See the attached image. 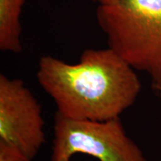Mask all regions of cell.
I'll use <instances>...</instances> for the list:
<instances>
[{"mask_svg":"<svg viewBox=\"0 0 161 161\" xmlns=\"http://www.w3.org/2000/svg\"><path fill=\"white\" fill-rule=\"evenodd\" d=\"M37 79L58 114L79 120L119 118L135 103L142 88L135 69L109 48L84 50L75 64L42 56Z\"/></svg>","mask_w":161,"mask_h":161,"instance_id":"1","label":"cell"},{"mask_svg":"<svg viewBox=\"0 0 161 161\" xmlns=\"http://www.w3.org/2000/svg\"><path fill=\"white\" fill-rule=\"evenodd\" d=\"M96 16L108 48L148 74L161 99V0H114L98 5Z\"/></svg>","mask_w":161,"mask_h":161,"instance_id":"2","label":"cell"},{"mask_svg":"<svg viewBox=\"0 0 161 161\" xmlns=\"http://www.w3.org/2000/svg\"><path fill=\"white\" fill-rule=\"evenodd\" d=\"M84 154L98 161H148L128 136L120 118L79 120L56 113L51 161H70Z\"/></svg>","mask_w":161,"mask_h":161,"instance_id":"3","label":"cell"},{"mask_svg":"<svg viewBox=\"0 0 161 161\" xmlns=\"http://www.w3.org/2000/svg\"><path fill=\"white\" fill-rule=\"evenodd\" d=\"M42 108L23 80L0 75V141L32 160L46 142Z\"/></svg>","mask_w":161,"mask_h":161,"instance_id":"4","label":"cell"},{"mask_svg":"<svg viewBox=\"0 0 161 161\" xmlns=\"http://www.w3.org/2000/svg\"><path fill=\"white\" fill-rule=\"evenodd\" d=\"M26 0H0V50L19 53L23 50L20 22Z\"/></svg>","mask_w":161,"mask_h":161,"instance_id":"5","label":"cell"},{"mask_svg":"<svg viewBox=\"0 0 161 161\" xmlns=\"http://www.w3.org/2000/svg\"><path fill=\"white\" fill-rule=\"evenodd\" d=\"M0 161H31L14 146L0 141Z\"/></svg>","mask_w":161,"mask_h":161,"instance_id":"6","label":"cell"},{"mask_svg":"<svg viewBox=\"0 0 161 161\" xmlns=\"http://www.w3.org/2000/svg\"><path fill=\"white\" fill-rule=\"evenodd\" d=\"M87 1L92 2V3H96L97 5H101V4H106L111 3L114 0H87Z\"/></svg>","mask_w":161,"mask_h":161,"instance_id":"7","label":"cell"}]
</instances>
